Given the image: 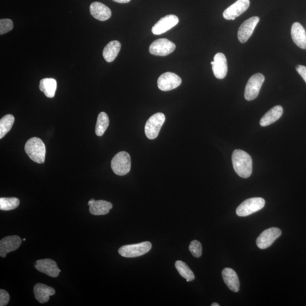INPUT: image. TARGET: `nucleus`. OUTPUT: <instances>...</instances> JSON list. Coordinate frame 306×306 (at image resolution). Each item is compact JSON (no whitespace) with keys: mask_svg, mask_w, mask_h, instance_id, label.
<instances>
[{"mask_svg":"<svg viewBox=\"0 0 306 306\" xmlns=\"http://www.w3.org/2000/svg\"><path fill=\"white\" fill-rule=\"evenodd\" d=\"M235 171L241 178H248L252 172V160L250 155L242 150L237 149L232 155Z\"/></svg>","mask_w":306,"mask_h":306,"instance_id":"obj_1","label":"nucleus"},{"mask_svg":"<svg viewBox=\"0 0 306 306\" xmlns=\"http://www.w3.org/2000/svg\"><path fill=\"white\" fill-rule=\"evenodd\" d=\"M25 150L30 159L38 164L45 161L46 146L41 139L32 138L26 143Z\"/></svg>","mask_w":306,"mask_h":306,"instance_id":"obj_2","label":"nucleus"},{"mask_svg":"<svg viewBox=\"0 0 306 306\" xmlns=\"http://www.w3.org/2000/svg\"><path fill=\"white\" fill-rule=\"evenodd\" d=\"M111 165L115 174L119 176L127 175L131 170L130 155L126 152L118 153L112 158Z\"/></svg>","mask_w":306,"mask_h":306,"instance_id":"obj_3","label":"nucleus"},{"mask_svg":"<svg viewBox=\"0 0 306 306\" xmlns=\"http://www.w3.org/2000/svg\"><path fill=\"white\" fill-rule=\"evenodd\" d=\"M265 204V201L263 198L253 197L247 199L238 206L236 213L238 216H248L260 211L264 207Z\"/></svg>","mask_w":306,"mask_h":306,"instance_id":"obj_4","label":"nucleus"},{"mask_svg":"<svg viewBox=\"0 0 306 306\" xmlns=\"http://www.w3.org/2000/svg\"><path fill=\"white\" fill-rule=\"evenodd\" d=\"M152 243L149 242L125 245L119 249V253L121 256L124 257H136L145 255L152 249Z\"/></svg>","mask_w":306,"mask_h":306,"instance_id":"obj_5","label":"nucleus"},{"mask_svg":"<svg viewBox=\"0 0 306 306\" xmlns=\"http://www.w3.org/2000/svg\"><path fill=\"white\" fill-rule=\"evenodd\" d=\"M264 81L265 77L261 73H256L250 77L245 91V98L247 101H252L257 97Z\"/></svg>","mask_w":306,"mask_h":306,"instance_id":"obj_6","label":"nucleus"},{"mask_svg":"<svg viewBox=\"0 0 306 306\" xmlns=\"http://www.w3.org/2000/svg\"><path fill=\"white\" fill-rule=\"evenodd\" d=\"M165 119V115L161 112L155 113L151 116L145 124V132L146 137L150 139H156Z\"/></svg>","mask_w":306,"mask_h":306,"instance_id":"obj_7","label":"nucleus"},{"mask_svg":"<svg viewBox=\"0 0 306 306\" xmlns=\"http://www.w3.org/2000/svg\"><path fill=\"white\" fill-rule=\"evenodd\" d=\"M176 49L175 44L167 39H159L150 44V53L155 56H166L171 54Z\"/></svg>","mask_w":306,"mask_h":306,"instance_id":"obj_8","label":"nucleus"},{"mask_svg":"<svg viewBox=\"0 0 306 306\" xmlns=\"http://www.w3.org/2000/svg\"><path fill=\"white\" fill-rule=\"evenodd\" d=\"M182 82L181 78L176 74L167 72L158 78V87L162 91H168L179 87Z\"/></svg>","mask_w":306,"mask_h":306,"instance_id":"obj_9","label":"nucleus"},{"mask_svg":"<svg viewBox=\"0 0 306 306\" xmlns=\"http://www.w3.org/2000/svg\"><path fill=\"white\" fill-rule=\"evenodd\" d=\"M281 234V230L277 227H271L264 230L257 239L258 248L262 250L270 248Z\"/></svg>","mask_w":306,"mask_h":306,"instance_id":"obj_10","label":"nucleus"},{"mask_svg":"<svg viewBox=\"0 0 306 306\" xmlns=\"http://www.w3.org/2000/svg\"><path fill=\"white\" fill-rule=\"evenodd\" d=\"M179 20L175 15H167L162 18L152 28V31L154 35H161L169 30L179 23Z\"/></svg>","mask_w":306,"mask_h":306,"instance_id":"obj_11","label":"nucleus"},{"mask_svg":"<svg viewBox=\"0 0 306 306\" xmlns=\"http://www.w3.org/2000/svg\"><path fill=\"white\" fill-rule=\"evenodd\" d=\"M250 0H238L224 11L223 16L227 20H234L249 9Z\"/></svg>","mask_w":306,"mask_h":306,"instance_id":"obj_12","label":"nucleus"},{"mask_svg":"<svg viewBox=\"0 0 306 306\" xmlns=\"http://www.w3.org/2000/svg\"><path fill=\"white\" fill-rule=\"evenodd\" d=\"M260 18L258 17H252L245 21L239 28L238 32V38L242 43H245L252 35L257 25L259 23Z\"/></svg>","mask_w":306,"mask_h":306,"instance_id":"obj_13","label":"nucleus"},{"mask_svg":"<svg viewBox=\"0 0 306 306\" xmlns=\"http://www.w3.org/2000/svg\"><path fill=\"white\" fill-rule=\"evenodd\" d=\"M22 239L17 235L8 236L0 241V256L4 258L7 253L14 251L20 248Z\"/></svg>","mask_w":306,"mask_h":306,"instance_id":"obj_14","label":"nucleus"},{"mask_svg":"<svg viewBox=\"0 0 306 306\" xmlns=\"http://www.w3.org/2000/svg\"><path fill=\"white\" fill-rule=\"evenodd\" d=\"M211 64L214 75L217 79H223L226 76L227 63L225 55L223 53H217Z\"/></svg>","mask_w":306,"mask_h":306,"instance_id":"obj_15","label":"nucleus"},{"mask_svg":"<svg viewBox=\"0 0 306 306\" xmlns=\"http://www.w3.org/2000/svg\"><path fill=\"white\" fill-rule=\"evenodd\" d=\"M35 267L38 271L53 278H57L61 272L57 263L54 260L50 259L37 260Z\"/></svg>","mask_w":306,"mask_h":306,"instance_id":"obj_16","label":"nucleus"},{"mask_svg":"<svg viewBox=\"0 0 306 306\" xmlns=\"http://www.w3.org/2000/svg\"><path fill=\"white\" fill-rule=\"evenodd\" d=\"M91 16L95 19L105 21L111 17L112 12L108 6L99 2H94L90 6Z\"/></svg>","mask_w":306,"mask_h":306,"instance_id":"obj_17","label":"nucleus"},{"mask_svg":"<svg viewBox=\"0 0 306 306\" xmlns=\"http://www.w3.org/2000/svg\"><path fill=\"white\" fill-rule=\"evenodd\" d=\"M223 281L230 290L237 293L240 289V283L237 273L233 269L224 268L222 272Z\"/></svg>","mask_w":306,"mask_h":306,"instance_id":"obj_18","label":"nucleus"},{"mask_svg":"<svg viewBox=\"0 0 306 306\" xmlns=\"http://www.w3.org/2000/svg\"><path fill=\"white\" fill-rule=\"evenodd\" d=\"M293 42L302 49L306 50V32L302 25L295 22L291 30Z\"/></svg>","mask_w":306,"mask_h":306,"instance_id":"obj_19","label":"nucleus"},{"mask_svg":"<svg viewBox=\"0 0 306 306\" xmlns=\"http://www.w3.org/2000/svg\"><path fill=\"white\" fill-rule=\"evenodd\" d=\"M34 293L36 300L40 304L46 303L50 300V297L55 294L53 287L43 283H37L34 287Z\"/></svg>","mask_w":306,"mask_h":306,"instance_id":"obj_20","label":"nucleus"},{"mask_svg":"<svg viewBox=\"0 0 306 306\" xmlns=\"http://www.w3.org/2000/svg\"><path fill=\"white\" fill-rule=\"evenodd\" d=\"M283 114V109L281 106H276L271 109L261 117L260 121L261 126L267 127L276 122Z\"/></svg>","mask_w":306,"mask_h":306,"instance_id":"obj_21","label":"nucleus"},{"mask_svg":"<svg viewBox=\"0 0 306 306\" xmlns=\"http://www.w3.org/2000/svg\"><path fill=\"white\" fill-rule=\"evenodd\" d=\"M121 50V43L117 40H113L107 44L103 51V56L105 60L111 62L115 60Z\"/></svg>","mask_w":306,"mask_h":306,"instance_id":"obj_22","label":"nucleus"},{"mask_svg":"<svg viewBox=\"0 0 306 306\" xmlns=\"http://www.w3.org/2000/svg\"><path fill=\"white\" fill-rule=\"evenodd\" d=\"M112 208V204L111 202L105 200H97L90 206L89 211L91 215L95 216L106 215Z\"/></svg>","mask_w":306,"mask_h":306,"instance_id":"obj_23","label":"nucleus"},{"mask_svg":"<svg viewBox=\"0 0 306 306\" xmlns=\"http://www.w3.org/2000/svg\"><path fill=\"white\" fill-rule=\"evenodd\" d=\"M39 88L47 97L53 98L56 93V81L54 79H43L40 81Z\"/></svg>","mask_w":306,"mask_h":306,"instance_id":"obj_24","label":"nucleus"},{"mask_svg":"<svg viewBox=\"0 0 306 306\" xmlns=\"http://www.w3.org/2000/svg\"><path fill=\"white\" fill-rule=\"evenodd\" d=\"M109 117L108 114L102 112L99 114L97 124L95 127V134L98 136H102L108 129L109 125Z\"/></svg>","mask_w":306,"mask_h":306,"instance_id":"obj_25","label":"nucleus"},{"mask_svg":"<svg viewBox=\"0 0 306 306\" xmlns=\"http://www.w3.org/2000/svg\"><path fill=\"white\" fill-rule=\"evenodd\" d=\"M14 117L11 114L3 116L0 120V139H2L12 129L14 123Z\"/></svg>","mask_w":306,"mask_h":306,"instance_id":"obj_26","label":"nucleus"},{"mask_svg":"<svg viewBox=\"0 0 306 306\" xmlns=\"http://www.w3.org/2000/svg\"><path fill=\"white\" fill-rule=\"evenodd\" d=\"M175 265L180 275L186 279L187 282L193 281L195 278L194 272L185 263L178 260L176 261Z\"/></svg>","mask_w":306,"mask_h":306,"instance_id":"obj_27","label":"nucleus"},{"mask_svg":"<svg viewBox=\"0 0 306 306\" xmlns=\"http://www.w3.org/2000/svg\"><path fill=\"white\" fill-rule=\"evenodd\" d=\"M20 201L16 197H1L0 198V209L8 211L16 209L19 206Z\"/></svg>","mask_w":306,"mask_h":306,"instance_id":"obj_28","label":"nucleus"},{"mask_svg":"<svg viewBox=\"0 0 306 306\" xmlns=\"http://www.w3.org/2000/svg\"><path fill=\"white\" fill-rule=\"evenodd\" d=\"M190 252L195 257H200L202 255V246L200 242L196 240L192 241L189 247Z\"/></svg>","mask_w":306,"mask_h":306,"instance_id":"obj_29","label":"nucleus"},{"mask_svg":"<svg viewBox=\"0 0 306 306\" xmlns=\"http://www.w3.org/2000/svg\"><path fill=\"white\" fill-rule=\"evenodd\" d=\"M13 28V22L10 19L0 20V34H6Z\"/></svg>","mask_w":306,"mask_h":306,"instance_id":"obj_30","label":"nucleus"},{"mask_svg":"<svg viewBox=\"0 0 306 306\" xmlns=\"http://www.w3.org/2000/svg\"><path fill=\"white\" fill-rule=\"evenodd\" d=\"M10 296L8 293L5 290H0V306H5L8 304Z\"/></svg>","mask_w":306,"mask_h":306,"instance_id":"obj_31","label":"nucleus"},{"mask_svg":"<svg viewBox=\"0 0 306 306\" xmlns=\"http://www.w3.org/2000/svg\"><path fill=\"white\" fill-rule=\"evenodd\" d=\"M296 70L306 83V66L300 65H298L296 66Z\"/></svg>","mask_w":306,"mask_h":306,"instance_id":"obj_32","label":"nucleus"},{"mask_svg":"<svg viewBox=\"0 0 306 306\" xmlns=\"http://www.w3.org/2000/svg\"><path fill=\"white\" fill-rule=\"evenodd\" d=\"M113 1L117 3H125L130 2L131 0H113Z\"/></svg>","mask_w":306,"mask_h":306,"instance_id":"obj_33","label":"nucleus"},{"mask_svg":"<svg viewBox=\"0 0 306 306\" xmlns=\"http://www.w3.org/2000/svg\"><path fill=\"white\" fill-rule=\"evenodd\" d=\"M95 201L96 200L94 198L91 199V200L88 202V205L90 206V205L93 204Z\"/></svg>","mask_w":306,"mask_h":306,"instance_id":"obj_34","label":"nucleus"},{"mask_svg":"<svg viewBox=\"0 0 306 306\" xmlns=\"http://www.w3.org/2000/svg\"><path fill=\"white\" fill-rule=\"evenodd\" d=\"M212 306H220V305L217 303H213Z\"/></svg>","mask_w":306,"mask_h":306,"instance_id":"obj_35","label":"nucleus"},{"mask_svg":"<svg viewBox=\"0 0 306 306\" xmlns=\"http://www.w3.org/2000/svg\"><path fill=\"white\" fill-rule=\"evenodd\" d=\"M23 241H26V238H24V239H23Z\"/></svg>","mask_w":306,"mask_h":306,"instance_id":"obj_36","label":"nucleus"}]
</instances>
